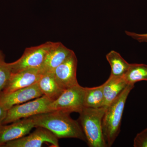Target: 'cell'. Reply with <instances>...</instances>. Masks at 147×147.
<instances>
[{
  "mask_svg": "<svg viewBox=\"0 0 147 147\" xmlns=\"http://www.w3.org/2000/svg\"><path fill=\"white\" fill-rule=\"evenodd\" d=\"M134 147H147V128L137 134L134 139Z\"/></svg>",
  "mask_w": 147,
  "mask_h": 147,
  "instance_id": "obj_19",
  "label": "cell"
},
{
  "mask_svg": "<svg viewBox=\"0 0 147 147\" xmlns=\"http://www.w3.org/2000/svg\"><path fill=\"white\" fill-rule=\"evenodd\" d=\"M86 88L78 85L64 90L56 100L48 105L47 112L61 111L79 113L85 107Z\"/></svg>",
  "mask_w": 147,
  "mask_h": 147,
  "instance_id": "obj_5",
  "label": "cell"
},
{
  "mask_svg": "<svg viewBox=\"0 0 147 147\" xmlns=\"http://www.w3.org/2000/svg\"><path fill=\"white\" fill-rule=\"evenodd\" d=\"M37 84L43 95L53 101L58 98L64 90L57 82L53 71L44 72Z\"/></svg>",
  "mask_w": 147,
  "mask_h": 147,
  "instance_id": "obj_14",
  "label": "cell"
},
{
  "mask_svg": "<svg viewBox=\"0 0 147 147\" xmlns=\"http://www.w3.org/2000/svg\"><path fill=\"white\" fill-rule=\"evenodd\" d=\"M106 59L111 67L110 75L122 77L128 70L130 64L123 59L119 53L112 50L106 56Z\"/></svg>",
  "mask_w": 147,
  "mask_h": 147,
  "instance_id": "obj_15",
  "label": "cell"
},
{
  "mask_svg": "<svg viewBox=\"0 0 147 147\" xmlns=\"http://www.w3.org/2000/svg\"><path fill=\"white\" fill-rule=\"evenodd\" d=\"M77 59L74 53L53 71L55 79L64 90L79 85L76 78Z\"/></svg>",
  "mask_w": 147,
  "mask_h": 147,
  "instance_id": "obj_9",
  "label": "cell"
},
{
  "mask_svg": "<svg viewBox=\"0 0 147 147\" xmlns=\"http://www.w3.org/2000/svg\"><path fill=\"white\" fill-rule=\"evenodd\" d=\"M123 77L128 84H134L141 81H147V65L130 64Z\"/></svg>",
  "mask_w": 147,
  "mask_h": 147,
  "instance_id": "obj_17",
  "label": "cell"
},
{
  "mask_svg": "<svg viewBox=\"0 0 147 147\" xmlns=\"http://www.w3.org/2000/svg\"><path fill=\"white\" fill-rule=\"evenodd\" d=\"M43 96L37 83L7 94L0 93V104L8 110L15 105L22 104Z\"/></svg>",
  "mask_w": 147,
  "mask_h": 147,
  "instance_id": "obj_10",
  "label": "cell"
},
{
  "mask_svg": "<svg viewBox=\"0 0 147 147\" xmlns=\"http://www.w3.org/2000/svg\"><path fill=\"white\" fill-rule=\"evenodd\" d=\"M52 101L43 95L30 102L14 105L7 110L2 124L12 123L21 119L47 113L48 105Z\"/></svg>",
  "mask_w": 147,
  "mask_h": 147,
  "instance_id": "obj_6",
  "label": "cell"
},
{
  "mask_svg": "<svg viewBox=\"0 0 147 147\" xmlns=\"http://www.w3.org/2000/svg\"><path fill=\"white\" fill-rule=\"evenodd\" d=\"M32 133L5 144L2 147H40L48 143L59 147V139L52 132L42 127H37Z\"/></svg>",
  "mask_w": 147,
  "mask_h": 147,
  "instance_id": "obj_7",
  "label": "cell"
},
{
  "mask_svg": "<svg viewBox=\"0 0 147 147\" xmlns=\"http://www.w3.org/2000/svg\"><path fill=\"white\" fill-rule=\"evenodd\" d=\"M107 107H84L79 113V121L90 147H107L102 129V120Z\"/></svg>",
  "mask_w": 147,
  "mask_h": 147,
  "instance_id": "obj_3",
  "label": "cell"
},
{
  "mask_svg": "<svg viewBox=\"0 0 147 147\" xmlns=\"http://www.w3.org/2000/svg\"><path fill=\"white\" fill-rule=\"evenodd\" d=\"M74 53L72 50L65 47L61 42H58L47 54L41 68L44 72L53 71Z\"/></svg>",
  "mask_w": 147,
  "mask_h": 147,
  "instance_id": "obj_12",
  "label": "cell"
},
{
  "mask_svg": "<svg viewBox=\"0 0 147 147\" xmlns=\"http://www.w3.org/2000/svg\"><path fill=\"white\" fill-rule=\"evenodd\" d=\"M44 71L40 68L28 69L12 73L7 84L1 93L7 94L36 84Z\"/></svg>",
  "mask_w": 147,
  "mask_h": 147,
  "instance_id": "obj_8",
  "label": "cell"
},
{
  "mask_svg": "<svg viewBox=\"0 0 147 147\" xmlns=\"http://www.w3.org/2000/svg\"><path fill=\"white\" fill-rule=\"evenodd\" d=\"M85 107L98 108L104 107L103 84L94 88H86Z\"/></svg>",
  "mask_w": 147,
  "mask_h": 147,
  "instance_id": "obj_16",
  "label": "cell"
},
{
  "mask_svg": "<svg viewBox=\"0 0 147 147\" xmlns=\"http://www.w3.org/2000/svg\"><path fill=\"white\" fill-rule=\"evenodd\" d=\"M11 73L9 63L6 62L5 55L0 50V93L7 84Z\"/></svg>",
  "mask_w": 147,
  "mask_h": 147,
  "instance_id": "obj_18",
  "label": "cell"
},
{
  "mask_svg": "<svg viewBox=\"0 0 147 147\" xmlns=\"http://www.w3.org/2000/svg\"><path fill=\"white\" fill-rule=\"evenodd\" d=\"M134 87V84H128L106 108L102 120V129L108 147L112 146L120 132L122 118L127 99Z\"/></svg>",
  "mask_w": 147,
  "mask_h": 147,
  "instance_id": "obj_2",
  "label": "cell"
},
{
  "mask_svg": "<svg viewBox=\"0 0 147 147\" xmlns=\"http://www.w3.org/2000/svg\"><path fill=\"white\" fill-rule=\"evenodd\" d=\"M70 114L63 111H54L30 117L33 121L35 127L47 129L59 139L75 138L86 142L79 121L71 118Z\"/></svg>",
  "mask_w": 147,
  "mask_h": 147,
  "instance_id": "obj_1",
  "label": "cell"
},
{
  "mask_svg": "<svg viewBox=\"0 0 147 147\" xmlns=\"http://www.w3.org/2000/svg\"><path fill=\"white\" fill-rule=\"evenodd\" d=\"M7 110L0 104V125L2 124L3 121L5 119Z\"/></svg>",
  "mask_w": 147,
  "mask_h": 147,
  "instance_id": "obj_21",
  "label": "cell"
},
{
  "mask_svg": "<svg viewBox=\"0 0 147 147\" xmlns=\"http://www.w3.org/2000/svg\"><path fill=\"white\" fill-rule=\"evenodd\" d=\"M128 85L123 76L116 77L110 75L103 84L104 107L110 105Z\"/></svg>",
  "mask_w": 147,
  "mask_h": 147,
  "instance_id": "obj_13",
  "label": "cell"
},
{
  "mask_svg": "<svg viewBox=\"0 0 147 147\" xmlns=\"http://www.w3.org/2000/svg\"><path fill=\"white\" fill-rule=\"evenodd\" d=\"M35 127L33 121L30 117L23 119L13 122L9 125H0V147L10 141L26 136Z\"/></svg>",
  "mask_w": 147,
  "mask_h": 147,
  "instance_id": "obj_11",
  "label": "cell"
},
{
  "mask_svg": "<svg viewBox=\"0 0 147 147\" xmlns=\"http://www.w3.org/2000/svg\"><path fill=\"white\" fill-rule=\"evenodd\" d=\"M125 34L128 36L131 37L133 39L139 41V42H147V33L138 34L126 31Z\"/></svg>",
  "mask_w": 147,
  "mask_h": 147,
  "instance_id": "obj_20",
  "label": "cell"
},
{
  "mask_svg": "<svg viewBox=\"0 0 147 147\" xmlns=\"http://www.w3.org/2000/svg\"><path fill=\"white\" fill-rule=\"evenodd\" d=\"M57 42L47 41L38 45L27 47L18 59L9 63L12 73H16L28 69L40 68L47 54Z\"/></svg>",
  "mask_w": 147,
  "mask_h": 147,
  "instance_id": "obj_4",
  "label": "cell"
}]
</instances>
